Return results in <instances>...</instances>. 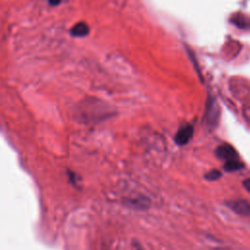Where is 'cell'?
<instances>
[{"instance_id":"obj_1","label":"cell","mask_w":250,"mask_h":250,"mask_svg":"<svg viewBox=\"0 0 250 250\" xmlns=\"http://www.w3.org/2000/svg\"><path fill=\"white\" fill-rule=\"evenodd\" d=\"M193 127L190 124H186L179 128L178 132L175 135V142L179 146L187 145L192 138Z\"/></svg>"},{"instance_id":"obj_2","label":"cell","mask_w":250,"mask_h":250,"mask_svg":"<svg viewBox=\"0 0 250 250\" xmlns=\"http://www.w3.org/2000/svg\"><path fill=\"white\" fill-rule=\"evenodd\" d=\"M216 155L225 161L230 160V159H238V153L235 150L233 146H231L229 144H222L220 145L216 150H215Z\"/></svg>"},{"instance_id":"obj_3","label":"cell","mask_w":250,"mask_h":250,"mask_svg":"<svg viewBox=\"0 0 250 250\" xmlns=\"http://www.w3.org/2000/svg\"><path fill=\"white\" fill-rule=\"evenodd\" d=\"M229 208L241 216L250 215V203L244 199H235L227 202Z\"/></svg>"},{"instance_id":"obj_4","label":"cell","mask_w":250,"mask_h":250,"mask_svg":"<svg viewBox=\"0 0 250 250\" xmlns=\"http://www.w3.org/2000/svg\"><path fill=\"white\" fill-rule=\"evenodd\" d=\"M70 33H71V35L76 36V37H83L89 33V26L84 21L77 22L76 24H74L71 27Z\"/></svg>"},{"instance_id":"obj_5","label":"cell","mask_w":250,"mask_h":250,"mask_svg":"<svg viewBox=\"0 0 250 250\" xmlns=\"http://www.w3.org/2000/svg\"><path fill=\"white\" fill-rule=\"evenodd\" d=\"M243 167H244V164L242 162H240L238 159H230V160L225 161V165H224L225 170L229 171V172L240 170Z\"/></svg>"},{"instance_id":"obj_6","label":"cell","mask_w":250,"mask_h":250,"mask_svg":"<svg viewBox=\"0 0 250 250\" xmlns=\"http://www.w3.org/2000/svg\"><path fill=\"white\" fill-rule=\"evenodd\" d=\"M130 206L132 208H138V209H143V208H147L148 206V201L146 198H135L133 200H130Z\"/></svg>"},{"instance_id":"obj_7","label":"cell","mask_w":250,"mask_h":250,"mask_svg":"<svg viewBox=\"0 0 250 250\" xmlns=\"http://www.w3.org/2000/svg\"><path fill=\"white\" fill-rule=\"evenodd\" d=\"M221 177V172L219 170L213 169L205 174V179L208 181H215Z\"/></svg>"},{"instance_id":"obj_8","label":"cell","mask_w":250,"mask_h":250,"mask_svg":"<svg viewBox=\"0 0 250 250\" xmlns=\"http://www.w3.org/2000/svg\"><path fill=\"white\" fill-rule=\"evenodd\" d=\"M243 187L248 190V192H250V178L243 181Z\"/></svg>"},{"instance_id":"obj_9","label":"cell","mask_w":250,"mask_h":250,"mask_svg":"<svg viewBox=\"0 0 250 250\" xmlns=\"http://www.w3.org/2000/svg\"><path fill=\"white\" fill-rule=\"evenodd\" d=\"M60 2H61V0H49V3L53 6H56V5L60 4Z\"/></svg>"},{"instance_id":"obj_10","label":"cell","mask_w":250,"mask_h":250,"mask_svg":"<svg viewBox=\"0 0 250 250\" xmlns=\"http://www.w3.org/2000/svg\"><path fill=\"white\" fill-rule=\"evenodd\" d=\"M136 247H137V250H143V249L140 247V245H137Z\"/></svg>"}]
</instances>
